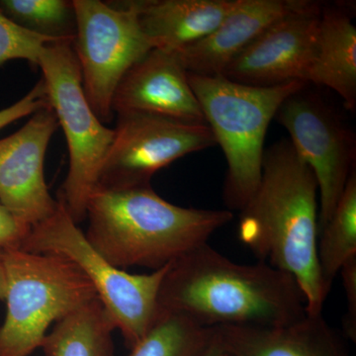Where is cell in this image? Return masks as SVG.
I'll return each instance as SVG.
<instances>
[{"mask_svg": "<svg viewBox=\"0 0 356 356\" xmlns=\"http://www.w3.org/2000/svg\"><path fill=\"white\" fill-rule=\"evenodd\" d=\"M72 3L76 17L72 47L84 93L98 119L108 123L113 119L112 99L122 77L152 47L140 29L135 1Z\"/></svg>", "mask_w": 356, "mask_h": 356, "instance_id": "cell-8", "label": "cell"}, {"mask_svg": "<svg viewBox=\"0 0 356 356\" xmlns=\"http://www.w3.org/2000/svg\"><path fill=\"white\" fill-rule=\"evenodd\" d=\"M86 236L118 268H161L208 243L233 220L229 210L184 208L168 202L151 184H97L86 203Z\"/></svg>", "mask_w": 356, "mask_h": 356, "instance_id": "cell-3", "label": "cell"}, {"mask_svg": "<svg viewBox=\"0 0 356 356\" xmlns=\"http://www.w3.org/2000/svg\"><path fill=\"white\" fill-rule=\"evenodd\" d=\"M6 271L4 264V252L0 250V300L4 301L6 295Z\"/></svg>", "mask_w": 356, "mask_h": 356, "instance_id": "cell-27", "label": "cell"}, {"mask_svg": "<svg viewBox=\"0 0 356 356\" xmlns=\"http://www.w3.org/2000/svg\"><path fill=\"white\" fill-rule=\"evenodd\" d=\"M213 336L214 327H202L181 314L159 309L149 331L126 356H199Z\"/></svg>", "mask_w": 356, "mask_h": 356, "instance_id": "cell-20", "label": "cell"}, {"mask_svg": "<svg viewBox=\"0 0 356 356\" xmlns=\"http://www.w3.org/2000/svg\"><path fill=\"white\" fill-rule=\"evenodd\" d=\"M114 132L97 184H151L152 177L161 168L217 145L207 124L187 123L152 114H118Z\"/></svg>", "mask_w": 356, "mask_h": 356, "instance_id": "cell-10", "label": "cell"}, {"mask_svg": "<svg viewBox=\"0 0 356 356\" xmlns=\"http://www.w3.org/2000/svg\"><path fill=\"white\" fill-rule=\"evenodd\" d=\"M318 184L289 139L264 151L261 182L241 210L238 235L259 261L297 281L309 315L323 313L329 295L318 269Z\"/></svg>", "mask_w": 356, "mask_h": 356, "instance_id": "cell-1", "label": "cell"}, {"mask_svg": "<svg viewBox=\"0 0 356 356\" xmlns=\"http://www.w3.org/2000/svg\"><path fill=\"white\" fill-rule=\"evenodd\" d=\"M236 0L135 1L138 21L152 49L178 51L214 31Z\"/></svg>", "mask_w": 356, "mask_h": 356, "instance_id": "cell-16", "label": "cell"}, {"mask_svg": "<svg viewBox=\"0 0 356 356\" xmlns=\"http://www.w3.org/2000/svg\"><path fill=\"white\" fill-rule=\"evenodd\" d=\"M307 0H236L216 29L196 43L175 51L185 70L199 76L222 70L266 28L305 8Z\"/></svg>", "mask_w": 356, "mask_h": 356, "instance_id": "cell-14", "label": "cell"}, {"mask_svg": "<svg viewBox=\"0 0 356 356\" xmlns=\"http://www.w3.org/2000/svg\"><path fill=\"white\" fill-rule=\"evenodd\" d=\"M199 356H231L229 355L228 351L222 348V344L218 341L216 332L214 330V336H213L212 341L209 346H207L205 350L203 351Z\"/></svg>", "mask_w": 356, "mask_h": 356, "instance_id": "cell-26", "label": "cell"}, {"mask_svg": "<svg viewBox=\"0 0 356 356\" xmlns=\"http://www.w3.org/2000/svg\"><path fill=\"white\" fill-rule=\"evenodd\" d=\"M113 321L96 299L56 323L41 348L46 356H113Z\"/></svg>", "mask_w": 356, "mask_h": 356, "instance_id": "cell-18", "label": "cell"}, {"mask_svg": "<svg viewBox=\"0 0 356 356\" xmlns=\"http://www.w3.org/2000/svg\"><path fill=\"white\" fill-rule=\"evenodd\" d=\"M6 316L0 325V356H29L47 331L97 298L81 269L58 254L4 252Z\"/></svg>", "mask_w": 356, "mask_h": 356, "instance_id": "cell-5", "label": "cell"}, {"mask_svg": "<svg viewBox=\"0 0 356 356\" xmlns=\"http://www.w3.org/2000/svg\"><path fill=\"white\" fill-rule=\"evenodd\" d=\"M317 255L321 278L330 294L341 267L356 255V172L348 178L334 214L320 229Z\"/></svg>", "mask_w": 356, "mask_h": 356, "instance_id": "cell-19", "label": "cell"}, {"mask_svg": "<svg viewBox=\"0 0 356 356\" xmlns=\"http://www.w3.org/2000/svg\"><path fill=\"white\" fill-rule=\"evenodd\" d=\"M159 308L206 327H280L308 315L305 296L289 273L261 261L236 264L208 243L170 264Z\"/></svg>", "mask_w": 356, "mask_h": 356, "instance_id": "cell-2", "label": "cell"}, {"mask_svg": "<svg viewBox=\"0 0 356 356\" xmlns=\"http://www.w3.org/2000/svg\"><path fill=\"white\" fill-rule=\"evenodd\" d=\"M231 356H350L344 337L322 314L280 327H214Z\"/></svg>", "mask_w": 356, "mask_h": 356, "instance_id": "cell-15", "label": "cell"}, {"mask_svg": "<svg viewBox=\"0 0 356 356\" xmlns=\"http://www.w3.org/2000/svg\"><path fill=\"white\" fill-rule=\"evenodd\" d=\"M346 298V313L343 317V337L356 341V255L350 257L339 271Z\"/></svg>", "mask_w": 356, "mask_h": 356, "instance_id": "cell-25", "label": "cell"}, {"mask_svg": "<svg viewBox=\"0 0 356 356\" xmlns=\"http://www.w3.org/2000/svg\"><path fill=\"white\" fill-rule=\"evenodd\" d=\"M0 13L39 36L74 41L76 17L69 0H0Z\"/></svg>", "mask_w": 356, "mask_h": 356, "instance_id": "cell-21", "label": "cell"}, {"mask_svg": "<svg viewBox=\"0 0 356 356\" xmlns=\"http://www.w3.org/2000/svg\"><path fill=\"white\" fill-rule=\"evenodd\" d=\"M322 7L311 1L276 21L233 58L221 76L254 88L308 83L317 56Z\"/></svg>", "mask_w": 356, "mask_h": 356, "instance_id": "cell-11", "label": "cell"}, {"mask_svg": "<svg viewBox=\"0 0 356 356\" xmlns=\"http://www.w3.org/2000/svg\"><path fill=\"white\" fill-rule=\"evenodd\" d=\"M58 123L51 106L35 112L24 126L0 140V203L34 227L57 210L44 179V158Z\"/></svg>", "mask_w": 356, "mask_h": 356, "instance_id": "cell-12", "label": "cell"}, {"mask_svg": "<svg viewBox=\"0 0 356 356\" xmlns=\"http://www.w3.org/2000/svg\"><path fill=\"white\" fill-rule=\"evenodd\" d=\"M307 86L288 96L274 118L286 129L293 147L317 179L320 232L355 170V137L336 109Z\"/></svg>", "mask_w": 356, "mask_h": 356, "instance_id": "cell-9", "label": "cell"}, {"mask_svg": "<svg viewBox=\"0 0 356 356\" xmlns=\"http://www.w3.org/2000/svg\"><path fill=\"white\" fill-rule=\"evenodd\" d=\"M114 114L145 113L207 124L175 51L152 49L122 77L112 99Z\"/></svg>", "mask_w": 356, "mask_h": 356, "instance_id": "cell-13", "label": "cell"}, {"mask_svg": "<svg viewBox=\"0 0 356 356\" xmlns=\"http://www.w3.org/2000/svg\"><path fill=\"white\" fill-rule=\"evenodd\" d=\"M72 40L44 47L39 58L49 104L62 127L70 154V168L58 201L77 225L86 220V203L97 184L103 163L114 140L91 108Z\"/></svg>", "mask_w": 356, "mask_h": 356, "instance_id": "cell-7", "label": "cell"}, {"mask_svg": "<svg viewBox=\"0 0 356 356\" xmlns=\"http://www.w3.org/2000/svg\"><path fill=\"white\" fill-rule=\"evenodd\" d=\"M331 88L344 107L356 109V27L353 9L346 4L323 6L318 26L317 56L308 84Z\"/></svg>", "mask_w": 356, "mask_h": 356, "instance_id": "cell-17", "label": "cell"}, {"mask_svg": "<svg viewBox=\"0 0 356 356\" xmlns=\"http://www.w3.org/2000/svg\"><path fill=\"white\" fill-rule=\"evenodd\" d=\"M49 106L50 104L47 95L46 86L41 79L19 102L0 110V130L10 125L13 122L20 120L26 116L34 114L40 109Z\"/></svg>", "mask_w": 356, "mask_h": 356, "instance_id": "cell-23", "label": "cell"}, {"mask_svg": "<svg viewBox=\"0 0 356 356\" xmlns=\"http://www.w3.org/2000/svg\"><path fill=\"white\" fill-rule=\"evenodd\" d=\"M32 226L0 203V250H20L31 233Z\"/></svg>", "mask_w": 356, "mask_h": 356, "instance_id": "cell-24", "label": "cell"}, {"mask_svg": "<svg viewBox=\"0 0 356 356\" xmlns=\"http://www.w3.org/2000/svg\"><path fill=\"white\" fill-rule=\"evenodd\" d=\"M54 41L28 31L0 13V65L9 60H24L38 67L44 47Z\"/></svg>", "mask_w": 356, "mask_h": 356, "instance_id": "cell-22", "label": "cell"}, {"mask_svg": "<svg viewBox=\"0 0 356 356\" xmlns=\"http://www.w3.org/2000/svg\"><path fill=\"white\" fill-rule=\"evenodd\" d=\"M20 250L58 254L76 264L95 287L129 350L158 316L159 289L170 264L149 274H131L114 266L91 245L60 202L50 218L32 227Z\"/></svg>", "mask_w": 356, "mask_h": 356, "instance_id": "cell-6", "label": "cell"}, {"mask_svg": "<svg viewBox=\"0 0 356 356\" xmlns=\"http://www.w3.org/2000/svg\"><path fill=\"white\" fill-rule=\"evenodd\" d=\"M187 77L228 165L225 204L231 212L241 211L261 182L269 124L288 96L308 83L295 81L274 88H254L222 76L187 72Z\"/></svg>", "mask_w": 356, "mask_h": 356, "instance_id": "cell-4", "label": "cell"}]
</instances>
